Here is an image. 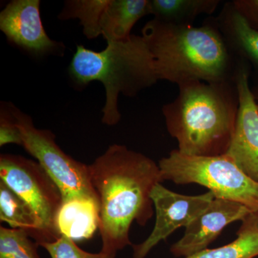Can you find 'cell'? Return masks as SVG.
I'll use <instances>...</instances> for the list:
<instances>
[{"label": "cell", "instance_id": "obj_1", "mask_svg": "<svg viewBox=\"0 0 258 258\" xmlns=\"http://www.w3.org/2000/svg\"><path fill=\"white\" fill-rule=\"evenodd\" d=\"M100 204L102 252L116 253L131 245L134 222L144 226L152 218L151 195L164 181L154 160L125 146L113 144L88 165Z\"/></svg>", "mask_w": 258, "mask_h": 258}, {"label": "cell", "instance_id": "obj_2", "mask_svg": "<svg viewBox=\"0 0 258 258\" xmlns=\"http://www.w3.org/2000/svg\"><path fill=\"white\" fill-rule=\"evenodd\" d=\"M158 80L179 86L189 81L237 83L246 64L230 50L215 17L201 26L176 25L153 19L142 29Z\"/></svg>", "mask_w": 258, "mask_h": 258}, {"label": "cell", "instance_id": "obj_3", "mask_svg": "<svg viewBox=\"0 0 258 258\" xmlns=\"http://www.w3.org/2000/svg\"><path fill=\"white\" fill-rule=\"evenodd\" d=\"M179 94L164 105L168 132L181 154L224 155L230 147L239 108L237 83L193 81L179 84Z\"/></svg>", "mask_w": 258, "mask_h": 258}, {"label": "cell", "instance_id": "obj_4", "mask_svg": "<svg viewBox=\"0 0 258 258\" xmlns=\"http://www.w3.org/2000/svg\"><path fill=\"white\" fill-rule=\"evenodd\" d=\"M69 71L79 86L95 81L103 83L106 102L102 109V122L107 125L118 124L121 118L118 109L120 93L134 97L159 81L152 54L140 35H131L125 40L107 42L101 52L77 45Z\"/></svg>", "mask_w": 258, "mask_h": 258}, {"label": "cell", "instance_id": "obj_5", "mask_svg": "<svg viewBox=\"0 0 258 258\" xmlns=\"http://www.w3.org/2000/svg\"><path fill=\"white\" fill-rule=\"evenodd\" d=\"M163 180L177 184H198L210 189L215 198L242 204L258 212V182L244 174L224 155L201 157L169 153L159 162Z\"/></svg>", "mask_w": 258, "mask_h": 258}, {"label": "cell", "instance_id": "obj_6", "mask_svg": "<svg viewBox=\"0 0 258 258\" xmlns=\"http://www.w3.org/2000/svg\"><path fill=\"white\" fill-rule=\"evenodd\" d=\"M10 109L21 132L23 147L37 159L57 185L62 201L76 198L98 200L90 179L89 168L70 157L55 142V134L37 128L30 115L10 103Z\"/></svg>", "mask_w": 258, "mask_h": 258}, {"label": "cell", "instance_id": "obj_7", "mask_svg": "<svg viewBox=\"0 0 258 258\" xmlns=\"http://www.w3.org/2000/svg\"><path fill=\"white\" fill-rule=\"evenodd\" d=\"M0 181L25 200L37 215L42 242H52L60 237L55 217L62 204V195L46 171L36 161L15 154L0 156Z\"/></svg>", "mask_w": 258, "mask_h": 258}, {"label": "cell", "instance_id": "obj_8", "mask_svg": "<svg viewBox=\"0 0 258 258\" xmlns=\"http://www.w3.org/2000/svg\"><path fill=\"white\" fill-rule=\"evenodd\" d=\"M151 198L156 211V222L150 235L142 243L133 245V258H145L161 241L174 231L186 227L210 206L215 199L211 191L197 195H181L156 185Z\"/></svg>", "mask_w": 258, "mask_h": 258}, {"label": "cell", "instance_id": "obj_9", "mask_svg": "<svg viewBox=\"0 0 258 258\" xmlns=\"http://www.w3.org/2000/svg\"><path fill=\"white\" fill-rule=\"evenodd\" d=\"M39 0H13L0 13V30L8 40L32 55L63 54L62 42L51 40L42 24Z\"/></svg>", "mask_w": 258, "mask_h": 258}, {"label": "cell", "instance_id": "obj_10", "mask_svg": "<svg viewBox=\"0 0 258 258\" xmlns=\"http://www.w3.org/2000/svg\"><path fill=\"white\" fill-rule=\"evenodd\" d=\"M244 66L237 81L239 108L235 131L225 155L249 177L258 182V104L249 87Z\"/></svg>", "mask_w": 258, "mask_h": 258}, {"label": "cell", "instance_id": "obj_11", "mask_svg": "<svg viewBox=\"0 0 258 258\" xmlns=\"http://www.w3.org/2000/svg\"><path fill=\"white\" fill-rule=\"evenodd\" d=\"M251 211L242 204L215 198L209 208L185 227L184 235L173 244L176 257H187L208 249L227 225L243 220Z\"/></svg>", "mask_w": 258, "mask_h": 258}, {"label": "cell", "instance_id": "obj_12", "mask_svg": "<svg viewBox=\"0 0 258 258\" xmlns=\"http://www.w3.org/2000/svg\"><path fill=\"white\" fill-rule=\"evenodd\" d=\"M55 223L60 236L75 242L88 240L99 229V201L92 198H76L62 202Z\"/></svg>", "mask_w": 258, "mask_h": 258}, {"label": "cell", "instance_id": "obj_13", "mask_svg": "<svg viewBox=\"0 0 258 258\" xmlns=\"http://www.w3.org/2000/svg\"><path fill=\"white\" fill-rule=\"evenodd\" d=\"M216 20L231 52L241 61L258 66V30L252 28L232 1L224 4Z\"/></svg>", "mask_w": 258, "mask_h": 258}, {"label": "cell", "instance_id": "obj_14", "mask_svg": "<svg viewBox=\"0 0 258 258\" xmlns=\"http://www.w3.org/2000/svg\"><path fill=\"white\" fill-rule=\"evenodd\" d=\"M149 15L150 0H110L102 16L101 35L107 42L125 40L135 24Z\"/></svg>", "mask_w": 258, "mask_h": 258}, {"label": "cell", "instance_id": "obj_15", "mask_svg": "<svg viewBox=\"0 0 258 258\" xmlns=\"http://www.w3.org/2000/svg\"><path fill=\"white\" fill-rule=\"evenodd\" d=\"M220 0H150L151 15L155 20L176 25H192L202 15L215 13Z\"/></svg>", "mask_w": 258, "mask_h": 258}, {"label": "cell", "instance_id": "obj_16", "mask_svg": "<svg viewBox=\"0 0 258 258\" xmlns=\"http://www.w3.org/2000/svg\"><path fill=\"white\" fill-rule=\"evenodd\" d=\"M0 220L10 225L11 228L26 231L38 245L41 243V226L35 212L25 200L2 181H0Z\"/></svg>", "mask_w": 258, "mask_h": 258}, {"label": "cell", "instance_id": "obj_17", "mask_svg": "<svg viewBox=\"0 0 258 258\" xmlns=\"http://www.w3.org/2000/svg\"><path fill=\"white\" fill-rule=\"evenodd\" d=\"M233 242L215 249H206L183 258H254L258 256V212L242 220Z\"/></svg>", "mask_w": 258, "mask_h": 258}, {"label": "cell", "instance_id": "obj_18", "mask_svg": "<svg viewBox=\"0 0 258 258\" xmlns=\"http://www.w3.org/2000/svg\"><path fill=\"white\" fill-rule=\"evenodd\" d=\"M110 0H69L64 2L63 9L58 15L60 20L78 18L88 39L101 35L102 16Z\"/></svg>", "mask_w": 258, "mask_h": 258}, {"label": "cell", "instance_id": "obj_19", "mask_svg": "<svg viewBox=\"0 0 258 258\" xmlns=\"http://www.w3.org/2000/svg\"><path fill=\"white\" fill-rule=\"evenodd\" d=\"M37 246L26 231L0 227V258H39Z\"/></svg>", "mask_w": 258, "mask_h": 258}, {"label": "cell", "instance_id": "obj_20", "mask_svg": "<svg viewBox=\"0 0 258 258\" xmlns=\"http://www.w3.org/2000/svg\"><path fill=\"white\" fill-rule=\"evenodd\" d=\"M40 246L46 249L51 258H115L116 253L101 252L91 253L80 248L75 241L61 235L52 242H45Z\"/></svg>", "mask_w": 258, "mask_h": 258}, {"label": "cell", "instance_id": "obj_21", "mask_svg": "<svg viewBox=\"0 0 258 258\" xmlns=\"http://www.w3.org/2000/svg\"><path fill=\"white\" fill-rule=\"evenodd\" d=\"M15 144L23 147L21 132L10 109V103L2 102L0 112V147Z\"/></svg>", "mask_w": 258, "mask_h": 258}, {"label": "cell", "instance_id": "obj_22", "mask_svg": "<svg viewBox=\"0 0 258 258\" xmlns=\"http://www.w3.org/2000/svg\"><path fill=\"white\" fill-rule=\"evenodd\" d=\"M257 100H258V96H257Z\"/></svg>", "mask_w": 258, "mask_h": 258}]
</instances>
